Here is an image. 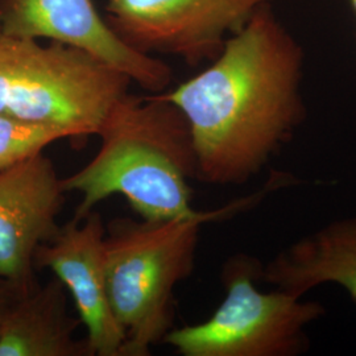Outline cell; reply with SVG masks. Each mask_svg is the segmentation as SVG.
<instances>
[{
  "mask_svg": "<svg viewBox=\"0 0 356 356\" xmlns=\"http://www.w3.org/2000/svg\"><path fill=\"white\" fill-rule=\"evenodd\" d=\"M81 321L69 313L63 282L51 279L15 296L0 316V356H89L76 339Z\"/></svg>",
  "mask_w": 356,
  "mask_h": 356,
  "instance_id": "obj_11",
  "label": "cell"
},
{
  "mask_svg": "<svg viewBox=\"0 0 356 356\" xmlns=\"http://www.w3.org/2000/svg\"><path fill=\"white\" fill-rule=\"evenodd\" d=\"M0 31L78 48L153 94L163 92L172 82V69L118 38L94 0H0Z\"/></svg>",
  "mask_w": 356,
  "mask_h": 356,
  "instance_id": "obj_8",
  "label": "cell"
},
{
  "mask_svg": "<svg viewBox=\"0 0 356 356\" xmlns=\"http://www.w3.org/2000/svg\"><path fill=\"white\" fill-rule=\"evenodd\" d=\"M67 139L76 136L63 126L0 114V169L44 152L53 143Z\"/></svg>",
  "mask_w": 356,
  "mask_h": 356,
  "instance_id": "obj_12",
  "label": "cell"
},
{
  "mask_svg": "<svg viewBox=\"0 0 356 356\" xmlns=\"http://www.w3.org/2000/svg\"><path fill=\"white\" fill-rule=\"evenodd\" d=\"M348 3H350V6H351L353 11H354V13H355L356 17V0H348Z\"/></svg>",
  "mask_w": 356,
  "mask_h": 356,
  "instance_id": "obj_14",
  "label": "cell"
},
{
  "mask_svg": "<svg viewBox=\"0 0 356 356\" xmlns=\"http://www.w3.org/2000/svg\"><path fill=\"white\" fill-rule=\"evenodd\" d=\"M98 152L63 178L64 191L79 194L74 219L82 220L110 197H123L147 220L194 216L191 179L197 159L185 115L161 92H126L106 115Z\"/></svg>",
  "mask_w": 356,
  "mask_h": 356,
  "instance_id": "obj_2",
  "label": "cell"
},
{
  "mask_svg": "<svg viewBox=\"0 0 356 356\" xmlns=\"http://www.w3.org/2000/svg\"><path fill=\"white\" fill-rule=\"evenodd\" d=\"M13 297H15V294L4 284H1L0 285V316L3 314L6 307L10 305Z\"/></svg>",
  "mask_w": 356,
  "mask_h": 356,
  "instance_id": "obj_13",
  "label": "cell"
},
{
  "mask_svg": "<svg viewBox=\"0 0 356 356\" xmlns=\"http://www.w3.org/2000/svg\"><path fill=\"white\" fill-rule=\"evenodd\" d=\"M66 191L44 152L0 169V281L15 294L29 292L40 245L60 232Z\"/></svg>",
  "mask_w": 356,
  "mask_h": 356,
  "instance_id": "obj_7",
  "label": "cell"
},
{
  "mask_svg": "<svg viewBox=\"0 0 356 356\" xmlns=\"http://www.w3.org/2000/svg\"><path fill=\"white\" fill-rule=\"evenodd\" d=\"M273 0H107L106 23L144 54L176 56L189 66L213 61L227 36Z\"/></svg>",
  "mask_w": 356,
  "mask_h": 356,
  "instance_id": "obj_6",
  "label": "cell"
},
{
  "mask_svg": "<svg viewBox=\"0 0 356 356\" xmlns=\"http://www.w3.org/2000/svg\"><path fill=\"white\" fill-rule=\"evenodd\" d=\"M259 191L194 216L147 220L116 218L106 225V275L115 317L126 331L122 356L151 355L173 329L175 292L195 268L206 223L238 214L257 204Z\"/></svg>",
  "mask_w": 356,
  "mask_h": 356,
  "instance_id": "obj_3",
  "label": "cell"
},
{
  "mask_svg": "<svg viewBox=\"0 0 356 356\" xmlns=\"http://www.w3.org/2000/svg\"><path fill=\"white\" fill-rule=\"evenodd\" d=\"M210 63L161 94L188 120L197 179L241 186L292 141L305 120V54L266 4Z\"/></svg>",
  "mask_w": 356,
  "mask_h": 356,
  "instance_id": "obj_1",
  "label": "cell"
},
{
  "mask_svg": "<svg viewBox=\"0 0 356 356\" xmlns=\"http://www.w3.org/2000/svg\"><path fill=\"white\" fill-rule=\"evenodd\" d=\"M260 281L297 296L334 284L356 305V216L331 220L284 247L263 266Z\"/></svg>",
  "mask_w": 356,
  "mask_h": 356,
  "instance_id": "obj_10",
  "label": "cell"
},
{
  "mask_svg": "<svg viewBox=\"0 0 356 356\" xmlns=\"http://www.w3.org/2000/svg\"><path fill=\"white\" fill-rule=\"evenodd\" d=\"M131 83L78 48L0 31V114L54 123L82 139L98 134Z\"/></svg>",
  "mask_w": 356,
  "mask_h": 356,
  "instance_id": "obj_4",
  "label": "cell"
},
{
  "mask_svg": "<svg viewBox=\"0 0 356 356\" xmlns=\"http://www.w3.org/2000/svg\"><path fill=\"white\" fill-rule=\"evenodd\" d=\"M104 239L106 225L98 211L82 220L73 218L53 241L40 245L35 267L51 270L70 294L91 355L122 356L127 335L110 302Z\"/></svg>",
  "mask_w": 356,
  "mask_h": 356,
  "instance_id": "obj_9",
  "label": "cell"
},
{
  "mask_svg": "<svg viewBox=\"0 0 356 356\" xmlns=\"http://www.w3.org/2000/svg\"><path fill=\"white\" fill-rule=\"evenodd\" d=\"M263 264L235 254L222 267L225 298L211 317L172 329L164 342L182 356H298L310 347L307 329L326 307L279 288L260 291Z\"/></svg>",
  "mask_w": 356,
  "mask_h": 356,
  "instance_id": "obj_5",
  "label": "cell"
}]
</instances>
